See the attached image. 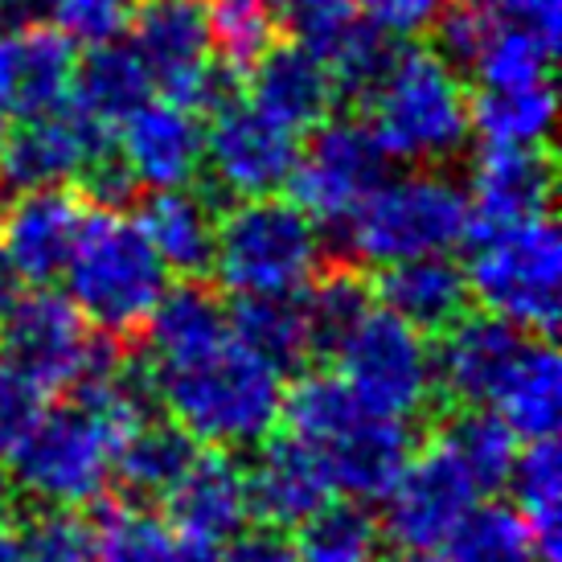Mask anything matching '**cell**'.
Listing matches in <instances>:
<instances>
[{
  "instance_id": "obj_1",
  "label": "cell",
  "mask_w": 562,
  "mask_h": 562,
  "mask_svg": "<svg viewBox=\"0 0 562 562\" xmlns=\"http://www.w3.org/2000/svg\"><path fill=\"white\" fill-rule=\"evenodd\" d=\"M148 378L157 406H165V415L205 448H255L280 423L283 374L259 353H250L235 333L198 358L148 366Z\"/></svg>"
},
{
  "instance_id": "obj_2",
  "label": "cell",
  "mask_w": 562,
  "mask_h": 562,
  "mask_svg": "<svg viewBox=\"0 0 562 562\" xmlns=\"http://www.w3.org/2000/svg\"><path fill=\"white\" fill-rule=\"evenodd\" d=\"M280 419L321 456L333 493L361 505L386 497L415 452L406 419L366 406L341 378L321 370H308L283 386Z\"/></svg>"
},
{
  "instance_id": "obj_3",
  "label": "cell",
  "mask_w": 562,
  "mask_h": 562,
  "mask_svg": "<svg viewBox=\"0 0 562 562\" xmlns=\"http://www.w3.org/2000/svg\"><path fill=\"white\" fill-rule=\"evenodd\" d=\"M366 108L378 148L406 165L439 169L460 157L472 136L464 79L436 49H398Z\"/></svg>"
},
{
  "instance_id": "obj_4",
  "label": "cell",
  "mask_w": 562,
  "mask_h": 562,
  "mask_svg": "<svg viewBox=\"0 0 562 562\" xmlns=\"http://www.w3.org/2000/svg\"><path fill=\"white\" fill-rule=\"evenodd\" d=\"M70 304L87 325L108 337H127L148 325L153 308L169 292V271L144 238L140 222L124 210H94L82 218L70 263H66Z\"/></svg>"
},
{
  "instance_id": "obj_5",
  "label": "cell",
  "mask_w": 562,
  "mask_h": 562,
  "mask_svg": "<svg viewBox=\"0 0 562 562\" xmlns=\"http://www.w3.org/2000/svg\"><path fill=\"white\" fill-rule=\"evenodd\" d=\"M345 250L370 267H391L423 255H448L472 235L464 186L439 169H411L378 181L337 226Z\"/></svg>"
},
{
  "instance_id": "obj_6",
  "label": "cell",
  "mask_w": 562,
  "mask_h": 562,
  "mask_svg": "<svg viewBox=\"0 0 562 562\" xmlns=\"http://www.w3.org/2000/svg\"><path fill=\"white\" fill-rule=\"evenodd\" d=\"M321 259V226L280 193L243 198L218 214L214 271L231 296H296L313 283Z\"/></svg>"
},
{
  "instance_id": "obj_7",
  "label": "cell",
  "mask_w": 562,
  "mask_h": 562,
  "mask_svg": "<svg viewBox=\"0 0 562 562\" xmlns=\"http://www.w3.org/2000/svg\"><path fill=\"white\" fill-rule=\"evenodd\" d=\"M132 423L115 419L91 398H70L58 411H42L30 436L13 452V481L49 509H79L108 493L115 448Z\"/></svg>"
},
{
  "instance_id": "obj_8",
  "label": "cell",
  "mask_w": 562,
  "mask_h": 562,
  "mask_svg": "<svg viewBox=\"0 0 562 562\" xmlns=\"http://www.w3.org/2000/svg\"><path fill=\"white\" fill-rule=\"evenodd\" d=\"M469 259V296L484 304L488 316L505 325L550 337L559 328L562 296V243L550 214L497 231H472Z\"/></svg>"
},
{
  "instance_id": "obj_9",
  "label": "cell",
  "mask_w": 562,
  "mask_h": 562,
  "mask_svg": "<svg viewBox=\"0 0 562 562\" xmlns=\"http://www.w3.org/2000/svg\"><path fill=\"white\" fill-rule=\"evenodd\" d=\"M127 33L148 79L165 91V99L198 115L238 99L243 75L214 63L210 0H136L127 9Z\"/></svg>"
},
{
  "instance_id": "obj_10",
  "label": "cell",
  "mask_w": 562,
  "mask_h": 562,
  "mask_svg": "<svg viewBox=\"0 0 562 562\" xmlns=\"http://www.w3.org/2000/svg\"><path fill=\"white\" fill-rule=\"evenodd\" d=\"M333 358H337V378L382 415L415 419L431 406L436 394L431 341L391 308L370 304L358 316V325L337 341Z\"/></svg>"
},
{
  "instance_id": "obj_11",
  "label": "cell",
  "mask_w": 562,
  "mask_h": 562,
  "mask_svg": "<svg viewBox=\"0 0 562 562\" xmlns=\"http://www.w3.org/2000/svg\"><path fill=\"white\" fill-rule=\"evenodd\" d=\"M386 153L378 148L370 124L358 120H333L313 127L308 148H300L292 169V202L321 226H341L361 198L386 177Z\"/></svg>"
},
{
  "instance_id": "obj_12",
  "label": "cell",
  "mask_w": 562,
  "mask_h": 562,
  "mask_svg": "<svg viewBox=\"0 0 562 562\" xmlns=\"http://www.w3.org/2000/svg\"><path fill=\"white\" fill-rule=\"evenodd\" d=\"M94 333L58 292H21L0 316V358L37 391H75L91 361Z\"/></svg>"
},
{
  "instance_id": "obj_13",
  "label": "cell",
  "mask_w": 562,
  "mask_h": 562,
  "mask_svg": "<svg viewBox=\"0 0 562 562\" xmlns=\"http://www.w3.org/2000/svg\"><path fill=\"white\" fill-rule=\"evenodd\" d=\"M386 517L378 521L382 538H391L406 554L448 547V538L460 530V521L481 505L476 484L436 439L411 452L398 481L386 493Z\"/></svg>"
},
{
  "instance_id": "obj_14",
  "label": "cell",
  "mask_w": 562,
  "mask_h": 562,
  "mask_svg": "<svg viewBox=\"0 0 562 562\" xmlns=\"http://www.w3.org/2000/svg\"><path fill=\"white\" fill-rule=\"evenodd\" d=\"M300 160V136L283 132L250 103H226L210 111L202 132V165L210 169L218 198H267L292 181Z\"/></svg>"
},
{
  "instance_id": "obj_15",
  "label": "cell",
  "mask_w": 562,
  "mask_h": 562,
  "mask_svg": "<svg viewBox=\"0 0 562 562\" xmlns=\"http://www.w3.org/2000/svg\"><path fill=\"white\" fill-rule=\"evenodd\" d=\"M472 231H497L550 214L554 157L547 144H481L469 169Z\"/></svg>"
},
{
  "instance_id": "obj_16",
  "label": "cell",
  "mask_w": 562,
  "mask_h": 562,
  "mask_svg": "<svg viewBox=\"0 0 562 562\" xmlns=\"http://www.w3.org/2000/svg\"><path fill=\"white\" fill-rule=\"evenodd\" d=\"M202 120L172 99H144L124 124L111 132L115 157L144 189L189 186L202 169Z\"/></svg>"
},
{
  "instance_id": "obj_17",
  "label": "cell",
  "mask_w": 562,
  "mask_h": 562,
  "mask_svg": "<svg viewBox=\"0 0 562 562\" xmlns=\"http://www.w3.org/2000/svg\"><path fill=\"white\" fill-rule=\"evenodd\" d=\"M108 144V132H94L66 103L42 115H25L0 132V181L16 189L66 186Z\"/></svg>"
},
{
  "instance_id": "obj_18",
  "label": "cell",
  "mask_w": 562,
  "mask_h": 562,
  "mask_svg": "<svg viewBox=\"0 0 562 562\" xmlns=\"http://www.w3.org/2000/svg\"><path fill=\"white\" fill-rule=\"evenodd\" d=\"M82 218L87 205L70 189H21V198H13V205L0 214V250L21 283H49L63 276Z\"/></svg>"
},
{
  "instance_id": "obj_19",
  "label": "cell",
  "mask_w": 562,
  "mask_h": 562,
  "mask_svg": "<svg viewBox=\"0 0 562 562\" xmlns=\"http://www.w3.org/2000/svg\"><path fill=\"white\" fill-rule=\"evenodd\" d=\"M521 345L526 333L505 325L501 316L464 313L439 333V349H431L436 391L452 406H488Z\"/></svg>"
},
{
  "instance_id": "obj_20",
  "label": "cell",
  "mask_w": 562,
  "mask_h": 562,
  "mask_svg": "<svg viewBox=\"0 0 562 562\" xmlns=\"http://www.w3.org/2000/svg\"><path fill=\"white\" fill-rule=\"evenodd\" d=\"M247 103L292 136L313 132L337 108V82L316 54L300 46H271L247 66Z\"/></svg>"
},
{
  "instance_id": "obj_21",
  "label": "cell",
  "mask_w": 562,
  "mask_h": 562,
  "mask_svg": "<svg viewBox=\"0 0 562 562\" xmlns=\"http://www.w3.org/2000/svg\"><path fill=\"white\" fill-rule=\"evenodd\" d=\"M243 476H247V509L280 530H296L304 517H313L333 497L321 456L296 436L259 439V452L250 469H243Z\"/></svg>"
},
{
  "instance_id": "obj_22",
  "label": "cell",
  "mask_w": 562,
  "mask_h": 562,
  "mask_svg": "<svg viewBox=\"0 0 562 562\" xmlns=\"http://www.w3.org/2000/svg\"><path fill=\"white\" fill-rule=\"evenodd\" d=\"M75 75V42L58 25L0 33V108L9 120L42 115L66 103Z\"/></svg>"
},
{
  "instance_id": "obj_23",
  "label": "cell",
  "mask_w": 562,
  "mask_h": 562,
  "mask_svg": "<svg viewBox=\"0 0 562 562\" xmlns=\"http://www.w3.org/2000/svg\"><path fill=\"white\" fill-rule=\"evenodd\" d=\"M169 526L205 547H222L247 521V476L231 452H198L186 476L165 493Z\"/></svg>"
},
{
  "instance_id": "obj_24",
  "label": "cell",
  "mask_w": 562,
  "mask_h": 562,
  "mask_svg": "<svg viewBox=\"0 0 562 562\" xmlns=\"http://www.w3.org/2000/svg\"><path fill=\"white\" fill-rule=\"evenodd\" d=\"M140 231L153 243L165 271L181 280H202L214 271L218 198L193 193L189 186L153 189V198L140 210Z\"/></svg>"
},
{
  "instance_id": "obj_25",
  "label": "cell",
  "mask_w": 562,
  "mask_h": 562,
  "mask_svg": "<svg viewBox=\"0 0 562 562\" xmlns=\"http://www.w3.org/2000/svg\"><path fill=\"white\" fill-rule=\"evenodd\" d=\"M374 300L394 316H403L406 325H415L423 337L443 333L469 313V280L464 267H456L448 255H423V259H406L378 271Z\"/></svg>"
},
{
  "instance_id": "obj_26",
  "label": "cell",
  "mask_w": 562,
  "mask_h": 562,
  "mask_svg": "<svg viewBox=\"0 0 562 562\" xmlns=\"http://www.w3.org/2000/svg\"><path fill=\"white\" fill-rule=\"evenodd\" d=\"M153 79L144 70L140 54L120 42H103V46H87L82 58H75V75H70V94L66 108L94 132H115L144 99H153Z\"/></svg>"
},
{
  "instance_id": "obj_27",
  "label": "cell",
  "mask_w": 562,
  "mask_h": 562,
  "mask_svg": "<svg viewBox=\"0 0 562 562\" xmlns=\"http://www.w3.org/2000/svg\"><path fill=\"white\" fill-rule=\"evenodd\" d=\"M493 406L521 439H550L562 415V361L550 337H526L514 366L505 370Z\"/></svg>"
},
{
  "instance_id": "obj_28",
  "label": "cell",
  "mask_w": 562,
  "mask_h": 562,
  "mask_svg": "<svg viewBox=\"0 0 562 562\" xmlns=\"http://www.w3.org/2000/svg\"><path fill=\"white\" fill-rule=\"evenodd\" d=\"M202 443L189 436L181 423L169 415H144L120 436L115 448V476L132 497L165 501L172 484L186 476V469L198 460Z\"/></svg>"
},
{
  "instance_id": "obj_29",
  "label": "cell",
  "mask_w": 562,
  "mask_h": 562,
  "mask_svg": "<svg viewBox=\"0 0 562 562\" xmlns=\"http://www.w3.org/2000/svg\"><path fill=\"white\" fill-rule=\"evenodd\" d=\"M452 456L460 469L469 472V481L476 484V493H497L509 484L517 460V436L509 431V423L501 419L497 411L484 406H456L436 423L431 436Z\"/></svg>"
},
{
  "instance_id": "obj_30",
  "label": "cell",
  "mask_w": 562,
  "mask_h": 562,
  "mask_svg": "<svg viewBox=\"0 0 562 562\" xmlns=\"http://www.w3.org/2000/svg\"><path fill=\"white\" fill-rule=\"evenodd\" d=\"M94 562H218V554L177 533L165 517L108 505L94 530Z\"/></svg>"
},
{
  "instance_id": "obj_31",
  "label": "cell",
  "mask_w": 562,
  "mask_h": 562,
  "mask_svg": "<svg viewBox=\"0 0 562 562\" xmlns=\"http://www.w3.org/2000/svg\"><path fill=\"white\" fill-rule=\"evenodd\" d=\"M509 488L517 497L514 514L526 521L542 562L562 559V460L550 439H530L526 452H517Z\"/></svg>"
},
{
  "instance_id": "obj_32",
  "label": "cell",
  "mask_w": 562,
  "mask_h": 562,
  "mask_svg": "<svg viewBox=\"0 0 562 562\" xmlns=\"http://www.w3.org/2000/svg\"><path fill=\"white\" fill-rule=\"evenodd\" d=\"M554 87L550 79L521 87H481L469 99L472 127L484 144H547L554 132Z\"/></svg>"
},
{
  "instance_id": "obj_33",
  "label": "cell",
  "mask_w": 562,
  "mask_h": 562,
  "mask_svg": "<svg viewBox=\"0 0 562 562\" xmlns=\"http://www.w3.org/2000/svg\"><path fill=\"white\" fill-rule=\"evenodd\" d=\"M231 333L247 345L250 353L271 361L280 374L300 370L313 358V341H308V325H304V308L296 296H247L231 308Z\"/></svg>"
},
{
  "instance_id": "obj_34",
  "label": "cell",
  "mask_w": 562,
  "mask_h": 562,
  "mask_svg": "<svg viewBox=\"0 0 562 562\" xmlns=\"http://www.w3.org/2000/svg\"><path fill=\"white\" fill-rule=\"evenodd\" d=\"M296 530L300 562H378L382 554V526L361 501H325Z\"/></svg>"
},
{
  "instance_id": "obj_35",
  "label": "cell",
  "mask_w": 562,
  "mask_h": 562,
  "mask_svg": "<svg viewBox=\"0 0 562 562\" xmlns=\"http://www.w3.org/2000/svg\"><path fill=\"white\" fill-rule=\"evenodd\" d=\"M370 304H374V292H370V283L361 280L358 267L341 263L328 267V271H316L313 283L300 296L308 341H313V358H333L337 341L358 325V316Z\"/></svg>"
},
{
  "instance_id": "obj_36",
  "label": "cell",
  "mask_w": 562,
  "mask_h": 562,
  "mask_svg": "<svg viewBox=\"0 0 562 562\" xmlns=\"http://www.w3.org/2000/svg\"><path fill=\"white\" fill-rule=\"evenodd\" d=\"M554 54L559 49H550L547 42H538L533 33H526L501 13L488 21V37H484L472 70H476L481 87H521V82L550 79Z\"/></svg>"
},
{
  "instance_id": "obj_37",
  "label": "cell",
  "mask_w": 562,
  "mask_h": 562,
  "mask_svg": "<svg viewBox=\"0 0 562 562\" xmlns=\"http://www.w3.org/2000/svg\"><path fill=\"white\" fill-rule=\"evenodd\" d=\"M448 562H542V554L514 509L476 505L448 538Z\"/></svg>"
},
{
  "instance_id": "obj_38",
  "label": "cell",
  "mask_w": 562,
  "mask_h": 562,
  "mask_svg": "<svg viewBox=\"0 0 562 562\" xmlns=\"http://www.w3.org/2000/svg\"><path fill=\"white\" fill-rule=\"evenodd\" d=\"M271 9H276V25L288 33V42L316 54L325 66L366 25L353 0H271Z\"/></svg>"
},
{
  "instance_id": "obj_39",
  "label": "cell",
  "mask_w": 562,
  "mask_h": 562,
  "mask_svg": "<svg viewBox=\"0 0 562 562\" xmlns=\"http://www.w3.org/2000/svg\"><path fill=\"white\" fill-rule=\"evenodd\" d=\"M210 16H214V58L235 75H247V66L276 37L271 0H210Z\"/></svg>"
},
{
  "instance_id": "obj_40",
  "label": "cell",
  "mask_w": 562,
  "mask_h": 562,
  "mask_svg": "<svg viewBox=\"0 0 562 562\" xmlns=\"http://www.w3.org/2000/svg\"><path fill=\"white\" fill-rule=\"evenodd\" d=\"M25 562H94V526L70 509H42L16 530Z\"/></svg>"
},
{
  "instance_id": "obj_41",
  "label": "cell",
  "mask_w": 562,
  "mask_h": 562,
  "mask_svg": "<svg viewBox=\"0 0 562 562\" xmlns=\"http://www.w3.org/2000/svg\"><path fill=\"white\" fill-rule=\"evenodd\" d=\"M488 21H493V13L484 4H476V0H464V4L448 0V9L431 25V33H436V54L452 70H472L484 37H488Z\"/></svg>"
},
{
  "instance_id": "obj_42",
  "label": "cell",
  "mask_w": 562,
  "mask_h": 562,
  "mask_svg": "<svg viewBox=\"0 0 562 562\" xmlns=\"http://www.w3.org/2000/svg\"><path fill=\"white\" fill-rule=\"evenodd\" d=\"M127 0H58L54 25L82 46H103L115 42L127 30Z\"/></svg>"
},
{
  "instance_id": "obj_43",
  "label": "cell",
  "mask_w": 562,
  "mask_h": 562,
  "mask_svg": "<svg viewBox=\"0 0 562 562\" xmlns=\"http://www.w3.org/2000/svg\"><path fill=\"white\" fill-rule=\"evenodd\" d=\"M358 16L370 30L386 33L394 42L419 37L439 21V13L448 9V0H353Z\"/></svg>"
},
{
  "instance_id": "obj_44",
  "label": "cell",
  "mask_w": 562,
  "mask_h": 562,
  "mask_svg": "<svg viewBox=\"0 0 562 562\" xmlns=\"http://www.w3.org/2000/svg\"><path fill=\"white\" fill-rule=\"evenodd\" d=\"M42 391L0 361V456H13L16 443L42 419Z\"/></svg>"
},
{
  "instance_id": "obj_45",
  "label": "cell",
  "mask_w": 562,
  "mask_h": 562,
  "mask_svg": "<svg viewBox=\"0 0 562 562\" xmlns=\"http://www.w3.org/2000/svg\"><path fill=\"white\" fill-rule=\"evenodd\" d=\"M218 562H300V550H296V538L288 530L259 521L250 530L231 533Z\"/></svg>"
},
{
  "instance_id": "obj_46",
  "label": "cell",
  "mask_w": 562,
  "mask_h": 562,
  "mask_svg": "<svg viewBox=\"0 0 562 562\" xmlns=\"http://www.w3.org/2000/svg\"><path fill=\"white\" fill-rule=\"evenodd\" d=\"M501 13L514 25L533 33L538 42H547L550 49H559L562 42V0H505Z\"/></svg>"
},
{
  "instance_id": "obj_47",
  "label": "cell",
  "mask_w": 562,
  "mask_h": 562,
  "mask_svg": "<svg viewBox=\"0 0 562 562\" xmlns=\"http://www.w3.org/2000/svg\"><path fill=\"white\" fill-rule=\"evenodd\" d=\"M58 13V0H0V33L49 25Z\"/></svg>"
},
{
  "instance_id": "obj_48",
  "label": "cell",
  "mask_w": 562,
  "mask_h": 562,
  "mask_svg": "<svg viewBox=\"0 0 562 562\" xmlns=\"http://www.w3.org/2000/svg\"><path fill=\"white\" fill-rule=\"evenodd\" d=\"M16 296H21V276H16L13 263H9L4 250H0V316L13 308Z\"/></svg>"
},
{
  "instance_id": "obj_49",
  "label": "cell",
  "mask_w": 562,
  "mask_h": 562,
  "mask_svg": "<svg viewBox=\"0 0 562 562\" xmlns=\"http://www.w3.org/2000/svg\"><path fill=\"white\" fill-rule=\"evenodd\" d=\"M0 562H25V554H21V538H16L13 526H4L0 521Z\"/></svg>"
},
{
  "instance_id": "obj_50",
  "label": "cell",
  "mask_w": 562,
  "mask_h": 562,
  "mask_svg": "<svg viewBox=\"0 0 562 562\" xmlns=\"http://www.w3.org/2000/svg\"><path fill=\"white\" fill-rule=\"evenodd\" d=\"M13 505H16V481H13V472L0 464V521L9 517Z\"/></svg>"
},
{
  "instance_id": "obj_51",
  "label": "cell",
  "mask_w": 562,
  "mask_h": 562,
  "mask_svg": "<svg viewBox=\"0 0 562 562\" xmlns=\"http://www.w3.org/2000/svg\"><path fill=\"white\" fill-rule=\"evenodd\" d=\"M403 562H448V559H439L436 550H419V554H406Z\"/></svg>"
},
{
  "instance_id": "obj_52",
  "label": "cell",
  "mask_w": 562,
  "mask_h": 562,
  "mask_svg": "<svg viewBox=\"0 0 562 562\" xmlns=\"http://www.w3.org/2000/svg\"><path fill=\"white\" fill-rule=\"evenodd\" d=\"M9 124H13V120H9V111L0 108V132H4V127H9Z\"/></svg>"
},
{
  "instance_id": "obj_53",
  "label": "cell",
  "mask_w": 562,
  "mask_h": 562,
  "mask_svg": "<svg viewBox=\"0 0 562 562\" xmlns=\"http://www.w3.org/2000/svg\"><path fill=\"white\" fill-rule=\"evenodd\" d=\"M476 4H493V9H497V4H505V0H476Z\"/></svg>"
},
{
  "instance_id": "obj_54",
  "label": "cell",
  "mask_w": 562,
  "mask_h": 562,
  "mask_svg": "<svg viewBox=\"0 0 562 562\" xmlns=\"http://www.w3.org/2000/svg\"><path fill=\"white\" fill-rule=\"evenodd\" d=\"M0 186H4V181H0Z\"/></svg>"
}]
</instances>
